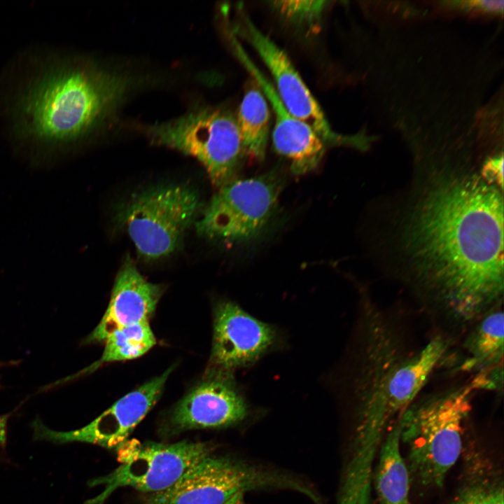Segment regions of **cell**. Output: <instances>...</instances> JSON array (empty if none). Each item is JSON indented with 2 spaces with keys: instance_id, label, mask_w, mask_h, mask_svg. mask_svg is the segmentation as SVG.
<instances>
[{
  "instance_id": "cell-1",
  "label": "cell",
  "mask_w": 504,
  "mask_h": 504,
  "mask_svg": "<svg viewBox=\"0 0 504 504\" xmlns=\"http://www.w3.org/2000/svg\"><path fill=\"white\" fill-rule=\"evenodd\" d=\"M413 185L398 227L406 263L394 276L432 328L459 340L503 307V190L448 169Z\"/></svg>"
},
{
  "instance_id": "cell-2",
  "label": "cell",
  "mask_w": 504,
  "mask_h": 504,
  "mask_svg": "<svg viewBox=\"0 0 504 504\" xmlns=\"http://www.w3.org/2000/svg\"><path fill=\"white\" fill-rule=\"evenodd\" d=\"M132 83L127 76L89 62L54 61L16 97L13 130L24 139L46 146L74 142L111 113Z\"/></svg>"
},
{
  "instance_id": "cell-3",
  "label": "cell",
  "mask_w": 504,
  "mask_h": 504,
  "mask_svg": "<svg viewBox=\"0 0 504 504\" xmlns=\"http://www.w3.org/2000/svg\"><path fill=\"white\" fill-rule=\"evenodd\" d=\"M447 374L451 381L431 388L429 383L400 419L411 482L424 489L442 487L461 457L477 393L466 378Z\"/></svg>"
},
{
  "instance_id": "cell-4",
  "label": "cell",
  "mask_w": 504,
  "mask_h": 504,
  "mask_svg": "<svg viewBox=\"0 0 504 504\" xmlns=\"http://www.w3.org/2000/svg\"><path fill=\"white\" fill-rule=\"evenodd\" d=\"M139 129L152 142L197 159L217 188L237 178L246 157L237 118L224 108H201Z\"/></svg>"
},
{
  "instance_id": "cell-5",
  "label": "cell",
  "mask_w": 504,
  "mask_h": 504,
  "mask_svg": "<svg viewBox=\"0 0 504 504\" xmlns=\"http://www.w3.org/2000/svg\"><path fill=\"white\" fill-rule=\"evenodd\" d=\"M202 211L197 192L186 185L165 184L141 190L120 208L117 220L138 254L154 260L169 256L183 241Z\"/></svg>"
},
{
  "instance_id": "cell-6",
  "label": "cell",
  "mask_w": 504,
  "mask_h": 504,
  "mask_svg": "<svg viewBox=\"0 0 504 504\" xmlns=\"http://www.w3.org/2000/svg\"><path fill=\"white\" fill-rule=\"evenodd\" d=\"M281 187L274 171L230 181L202 210L195 223L197 234L230 245L256 239L274 216Z\"/></svg>"
},
{
  "instance_id": "cell-7",
  "label": "cell",
  "mask_w": 504,
  "mask_h": 504,
  "mask_svg": "<svg viewBox=\"0 0 504 504\" xmlns=\"http://www.w3.org/2000/svg\"><path fill=\"white\" fill-rule=\"evenodd\" d=\"M301 480L286 473L225 456L208 455L172 486L152 493L147 504H224L234 496L254 490L300 492Z\"/></svg>"
},
{
  "instance_id": "cell-8",
  "label": "cell",
  "mask_w": 504,
  "mask_h": 504,
  "mask_svg": "<svg viewBox=\"0 0 504 504\" xmlns=\"http://www.w3.org/2000/svg\"><path fill=\"white\" fill-rule=\"evenodd\" d=\"M234 34L245 39L258 52L275 83V90L288 112L309 125L326 146H368L360 135L349 136L335 132L323 111L298 72L287 54L253 22L242 6L238 8Z\"/></svg>"
},
{
  "instance_id": "cell-9",
  "label": "cell",
  "mask_w": 504,
  "mask_h": 504,
  "mask_svg": "<svg viewBox=\"0 0 504 504\" xmlns=\"http://www.w3.org/2000/svg\"><path fill=\"white\" fill-rule=\"evenodd\" d=\"M209 453V447L202 442L146 444L134 449L110 474L90 481L91 486L103 485L104 490L86 504H103L119 487L153 493L166 490Z\"/></svg>"
},
{
  "instance_id": "cell-10",
  "label": "cell",
  "mask_w": 504,
  "mask_h": 504,
  "mask_svg": "<svg viewBox=\"0 0 504 504\" xmlns=\"http://www.w3.org/2000/svg\"><path fill=\"white\" fill-rule=\"evenodd\" d=\"M503 307L496 308L460 338L444 371L468 379L476 392L503 393Z\"/></svg>"
},
{
  "instance_id": "cell-11",
  "label": "cell",
  "mask_w": 504,
  "mask_h": 504,
  "mask_svg": "<svg viewBox=\"0 0 504 504\" xmlns=\"http://www.w3.org/2000/svg\"><path fill=\"white\" fill-rule=\"evenodd\" d=\"M172 368L127 393L90 424L76 430L57 432L38 422L35 438L54 443L81 442L107 449L123 444L136 426L145 417L162 394Z\"/></svg>"
},
{
  "instance_id": "cell-12",
  "label": "cell",
  "mask_w": 504,
  "mask_h": 504,
  "mask_svg": "<svg viewBox=\"0 0 504 504\" xmlns=\"http://www.w3.org/2000/svg\"><path fill=\"white\" fill-rule=\"evenodd\" d=\"M230 39L235 55L257 83L274 115L272 144L275 151L285 157L295 175L315 169L322 160L326 145L306 123L292 115L281 101L273 83L251 59L237 36L230 32Z\"/></svg>"
},
{
  "instance_id": "cell-13",
  "label": "cell",
  "mask_w": 504,
  "mask_h": 504,
  "mask_svg": "<svg viewBox=\"0 0 504 504\" xmlns=\"http://www.w3.org/2000/svg\"><path fill=\"white\" fill-rule=\"evenodd\" d=\"M247 414L244 398L223 371L209 375L176 406L169 419L174 431L229 426Z\"/></svg>"
},
{
  "instance_id": "cell-14",
  "label": "cell",
  "mask_w": 504,
  "mask_h": 504,
  "mask_svg": "<svg viewBox=\"0 0 504 504\" xmlns=\"http://www.w3.org/2000/svg\"><path fill=\"white\" fill-rule=\"evenodd\" d=\"M274 329L230 301L215 310L211 359L220 370L251 364L273 344Z\"/></svg>"
},
{
  "instance_id": "cell-15",
  "label": "cell",
  "mask_w": 504,
  "mask_h": 504,
  "mask_svg": "<svg viewBox=\"0 0 504 504\" xmlns=\"http://www.w3.org/2000/svg\"><path fill=\"white\" fill-rule=\"evenodd\" d=\"M162 291L160 286L148 281L141 274L130 256L125 258L116 276L106 311L90 340L104 342L118 328L148 321Z\"/></svg>"
},
{
  "instance_id": "cell-16",
  "label": "cell",
  "mask_w": 504,
  "mask_h": 504,
  "mask_svg": "<svg viewBox=\"0 0 504 504\" xmlns=\"http://www.w3.org/2000/svg\"><path fill=\"white\" fill-rule=\"evenodd\" d=\"M459 482L445 504H504L502 467L476 442L464 448Z\"/></svg>"
},
{
  "instance_id": "cell-17",
  "label": "cell",
  "mask_w": 504,
  "mask_h": 504,
  "mask_svg": "<svg viewBox=\"0 0 504 504\" xmlns=\"http://www.w3.org/2000/svg\"><path fill=\"white\" fill-rule=\"evenodd\" d=\"M400 419L388 430L377 453L372 487L378 504H412V482L400 442Z\"/></svg>"
},
{
  "instance_id": "cell-18",
  "label": "cell",
  "mask_w": 504,
  "mask_h": 504,
  "mask_svg": "<svg viewBox=\"0 0 504 504\" xmlns=\"http://www.w3.org/2000/svg\"><path fill=\"white\" fill-rule=\"evenodd\" d=\"M237 122L246 157L260 161L267 146L270 111L266 97L257 83L246 90L239 107Z\"/></svg>"
},
{
  "instance_id": "cell-19",
  "label": "cell",
  "mask_w": 504,
  "mask_h": 504,
  "mask_svg": "<svg viewBox=\"0 0 504 504\" xmlns=\"http://www.w3.org/2000/svg\"><path fill=\"white\" fill-rule=\"evenodd\" d=\"M100 363L130 360L141 356L156 343L148 321L118 328L104 340Z\"/></svg>"
},
{
  "instance_id": "cell-20",
  "label": "cell",
  "mask_w": 504,
  "mask_h": 504,
  "mask_svg": "<svg viewBox=\"0 0 504 504\" xmlns=\"http://www.w3.org/2000/svg\"><path fill=\"white\" fill-rule=\"evenodd\" d=\"M328 1L284 0L272 6L286 20L298 27H314L328 7Z\"/></svg>"
},
{
  "instance_id": "cell-21",
  "label": "cell",
  "mask_w": 504,
  "mask_h": 504,
  "mask_svg": "<svg viewBox=\"0 0 504 504\" xmlns=\"http://www.w3.org/2000/svg\"><path fill=\"white\" fill-rule=\"evenodd\" d=\"M482 177L489 183L503 188V154L486 159L479 170Z\"/></svg>"
},
{
  "instance_id": "cell-22",
  "label": "cell",
  "mask_w": 504,
  "mask_h": 504,
  "mask_svg": "<svg viewBox=\"0 0 504 504\" xmlns=\"http://www.w3.org/2000/svg\"><path fill=\"white\" fill-rule=\"evenodd\" d=\"M465 7L487 13H500L503 10V1H474L465 2Z\"/></svg>"
},
{
  "instance_id": "cell-23",
  "label": "cell",
  "mask_w": 504,
  "mask_h": 504,
  "mask_svg": "<svg viewBox=\"0 0 504 504\" xmlns=\"http://www.w3.org/2000/svg\"><path fill=\"white\" fill-rule=\"evenodd\" d=\"M244 494L239 493L234 496L224 504H246L244 500Z\"/></svg>"
},
{
  "instance_id": "cell-24",
  "label": "cell",
  "mask_w": 504,
  "mask_h": 504,
  "mask_svg": "<svg viewBox=\"0 0 504 504\" xmlns=\"http://www.w3.org/2000/svg\"><path fill=\"white\" fill-rule=\"evenodd\" d=\"M358 423H366V422H358ZM367 423H368V422H367ZM371 424H372V423H371ZM377 425H378V424H377ZM379 426H380V425H379ZM382 427H383V426H382ZM385 429H386V428H385Z\"/></svg>"
}]
</instances>
